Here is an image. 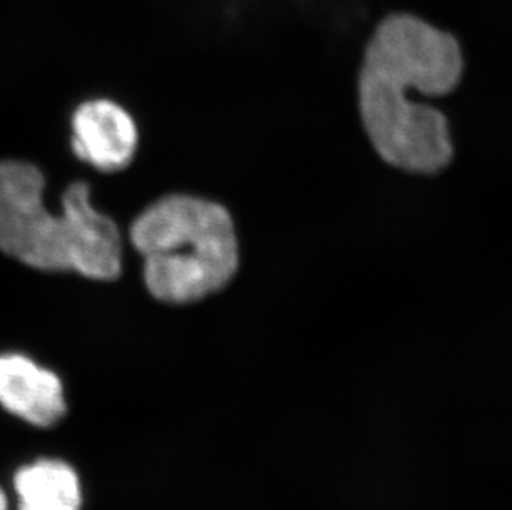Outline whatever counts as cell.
<instances>
[{"label":"cell","mask_w":512,"mask_h":510,"mask_svg":"<svg viewBox=\"0 0 512 510\" xmlns=\"http://www.w3.org/2000/svg\"><path fill=\"white\" fill-rule=\"evenodd\" d=\"M463 73L458 40L413 14H390L373 30L363 55L358 98L373 148L388 164L433 174L453 159L445 115L411 93L441 97Z\"/></svg>","instance_id":"obj_1"},{"label":"cell","mask_w":512,"mask_h":510,"mask_svg":"<svg viewBox=\"0 0 512 510\" xmlns=\"http://www.w3.org/2000/svg\"><path fill=\"white\" fill-rule=\"evenodd\" d=\"M45 178L35 164L0 161V251L32 269L116 280L123 244L115 222L92 203L90 184L75 181L55 216L44 204Z\"/></svg>","instance_id":"obj_2"},{"label":"cell","mask_w":512,"mask_h":510,"mask_svg":"<svg viewBox=\"0 0 512 510\" xmlns=\"http://www.w3.org/2000/svg\"><path fill=\"white\" fill-rule=\"evenodd\" d=\"M130 241L143 257L146 289L163 304H193L216 294L239 265L229 212L186 194L146 207L131 224Z\"/></svg>","instance_id":"obj_3"},{"label":"cell","mask_w":512,"mask_h":510,"mask_svg":"<svg viewBox=\"0 0 512 510\" xmlns=\"http://www.w3.org/2000/svg\"><path fill=\"white\" fill-rule=\"evenodd\" d=\"M138 148V128L130 113L105 98L78 106L72 116V150L102 173L128 168Z\"/></svg>","instance_id":"obj_4"},{"label":"cell","mask_w":512,"mask_h":510,"mask_svg":"<svg viewBox=\"0 0 512 510\" xmlns=\"http://www.w3.org/2000/svg\"><path fill=\"white\" fill-rule=\"evenodd\" d=\"M0 406L39 428H50L67 414L57 373L22 353L0 355Z\"/></svg>","instance_id":"obj_5"},{"label":"cell","mask_w":512,"mask_h":510,"mask_svg":"<svg viewBox=\"0 0 512 510\" xmlns=\"http://www.w3.org/2000/svg\"><path fill=\"white\" fill-rule=\"evenodd\" d=\"M19 510H82V484L67 462L39 461L20 467L14 476Z\"/></svg>","instance_id":"obj_6"},{"label":"cell","mask_w":512,"mask_h":510,"mask_svg":"<svg viewBox=\"0 0 512 510\" xmlns=\"http://www.w3.org/2000/svg\"><path fill=\"white\" fill-rule=\"evenodd\" d=\"M0 510H9V506H7V497H5L2 489H0Z\"/></svg>","instance_id":"obj_7"}]
</instances>
